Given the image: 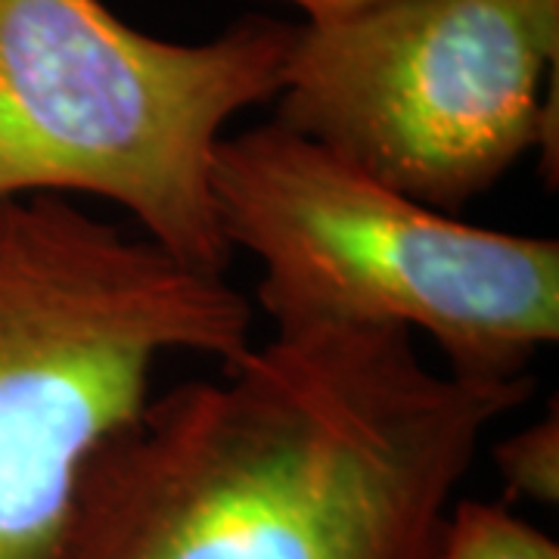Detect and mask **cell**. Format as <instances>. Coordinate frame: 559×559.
Masks as SVG:
<instances>
[{
    "instance_id": "cell-1",
    "label": "cell",
    "mask_w": 559,
    "mask_h": 559,
    "mask_svg": "<svg viewBox=\"0 0 559 559\" xmlns=\"http://www.w3.org/2000/svg\"><path fill=\"white\" fill-rule=\"evenodd\" d=\"M532 380L432 373L395 326L277 333L91 457L57 559H426Z\"/></svg>"
},
{
    "instance_id": "cell-2",
    "label": "cell",
    "mask_w": 559,
    "mask_h": 559,
    "mask_svg": "<svg viewBox=\"0 0 559 559\" xmlns=\"http://www.w3.org/2000/svg\"><path fill=\"white\" fill-rule=\"evenodd\" d=\"M252 301L66 197L0 200V559H57L156 360L252 348Z\"/></svg>"
},
{
    "instance_id": "cell-3",
    "label": "cell",
    "mask_w": 559,
    "mask_h": 559,
    "mask_svg": "<svg viewBox=\"0 0 559 559\" xmlns=\"http://www.w3.org/2000/svg\"><path fill=\"white\" fill-rule=\"evenodd\" d=\"M212 197L230 249L261 261L277 333H429L463 380H520L559 336V246L463 224L280 121L224 138Z\"/></svg>"
},
{
    "instance_id": "cell-4",
    "label": "cell",
    "mask_w": 559,
    "mask_h": 559,
    "mask_svg": "<svg viewBox=\"0 0 559 559\" xmlns=\"http://www.w3.org/2000/svg\"><path fill=\"white\" fill-rule=\"evenodd\" d=\"M296 28L249 16L180 44L103 0H0V200L100 197L165 255L224 277L215 150L227 121L277 97Z\"/></svg>"
},
{
    "instance_id": "cell-5",
    "label": "cell",
    "mask_w": 559,
    "mask_h": 559,
    "mask_svg": "<svg viewBox=\"0 0 559 559\" xmlns=\"http://www.w3.org/2000/svg\"><path fill=\"white\" fill-rule=\"evenodd\" d=\"M559 0H382L299 25L283 128L444 215L557 153Z\"/></svg>"
},
{
    "instance_id": "cell-6",
    "label": "cell",
    "mask_w": 559,
    "mask_h": 559,
    "mask_svg": "<svg viewBox=\"0 0 559 559\" xmlns=\"http://www.w3.org/2000/svg\"><path fill=\"white\" fill-rule=\"evenodd\" d=\"M426 559H559V547L503 503L460 500L441 520Z\"/></svg>"
},
{
    "instance_id": "cell-7",
    "label": "cell",
    "mask_w": 559,
    "mask_h": 559,
    "mask_svg": "<svg viewBox=\"0 0 559 559\" xmlns=\"http://www.w3.org/2000/svg\"><path fill=\"white\" fill-rule=\"evenodd\" d=\"M495 466H498L500 479L507 481L510 495L554 507L559 500L557 404L550 407L547 417L500 441L495 448Z\"/></svg>"
},
{
    "instance_id": "cell-8",
    "label": "cell",
    "mask_w": 559,
    "mask_h": 559,
    "mask_svg": "<svg viewBox=\"0 0 559 559\" xmlns=\"http://www.w3.org/2000/svg\"><path fill=\"white\" fill-rule=\"evenodd\" d=\"M283 3H293L305 13V22L314 25V22H333L342 16H352L360 13L367 7H377L382 0H283Z\"/></svg>"
}]
</instances>
